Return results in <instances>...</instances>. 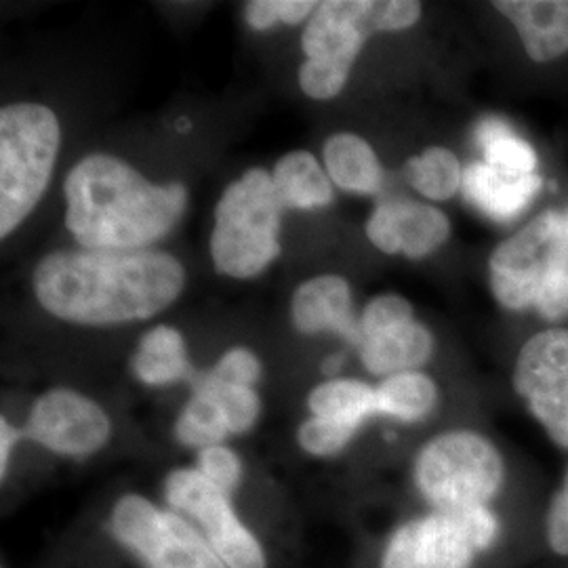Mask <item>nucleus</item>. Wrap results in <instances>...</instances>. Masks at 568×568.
Returning a JSON list of instances; mask_svg holds the SVG:
<instances>
[{
  "mask_svg": "<svg viewBox=\"0 0 568 568\" xmlns=\"http://www.w3.org/2000/svg\"><path fill=\"white\" fill-rule=\"evenodd\" d=\"M272 182L284 209L314 211L325 209L335 201L333 182L318 163V159L305 150H295L284 154L274 164Z\"/></svg>",
  "mask_w": 568,
  "mask_h": 568,
  "instance_id": "nucleus-20",
  "label": "nucleus"
},
{
  "mask_svg": "<svg viewBox=\"0 0 568 568\" xmlns=\"http://www.w3.org/2000/svg\"><path fill=\"white\" fill-rule=\"evenodd\" d=\"M173 436L182 447L194 450L225 445L227 438H232L224 408L201 379V373H196L192 382V396L175 419Z\"/></svg>",
  "mask_w": 568,
  "mask_h": 568,
  "instance_id": "nucleus-22",
  "label": "nucleus"
},
{
  "mask_svg": "<svg viewBox=\"0 0 568 568\" xmlns=\"http://www.w3.org/2000/svg\"><path fill=\"white\" fill-rule=\"evenodd\" d=\"M331 182L352 194H377L384 187V169L371 143L354 133H335L323 148Z\"/></svg>",
  "mask_w": 568,
  "mask_h": 568,
  "instance_id": "nucleus-19",
  "label": "nucleus"
},
{
  "mask_svg": "<svg viewBox=\"0 0 568 568\" xmlns=\"http://www.w3.org/2000/svg\"><path fill=\"white\" fill-rule=\"evenodd\" d=\"M194 467L209 483H213L215 487L222 488L232 497L239 493V488L243 487V459L234 448L227 447V443L196 450Z\"/></svg>",
  "mask_w": 568,
  "mask_h": 568,
  "instance_id": "nucleus-28",
  "label": "nucleus"
},
{
  "mask_svg": "<svg viewBox=\"0 0 568 568\" xmlns=\"http://www.w3.org/2000/svg\"><path fill=\"white\" fill-rule=\"evenodd\" d=\"M406 182L429 201H448L464 185L459 159L440 145H432L405 166Z\"/></svg>",
  "mask_w": 568,
  "mask_h": 568,
  "instance_id": "nucleus-24",
  "label": "nucleus"
},
{
  "mask_svg": "<svg viewBox=\"0 0 568 568\" xmlns=\"http://www.w3.org/2000/svg\"><path fill=\"white\" fill-rule=\"evenodd\" d=\"M518 30L532 61H551L568 51V0H501L493 4Z\"/></svg>",
  "mask_w": 568,
  "mask_h": 568,
  "instance_id": "nucleus-17",
  "label": "nucleus"
},
{
  "mask_svg": "<svg viewBox=\"0 0 568 568\" xmlns=\"http://www.w3.org/2000/svg\"><path fill=\"white\" fill-rule=\"evenodd\" d=\"M499 535L490 508L427 509L387 535L377 568H471Z\"/></svg>",
  "mask_w": 568,
  "mask_h": 568,
  "instance_id": "nucleus-8",
  "label": "nucleus"
},
{
  "mask_svg": "<svg viewBox=\"0 0 568 568\" xmlns=\"http://www.w3.org/2000/svg\"><path fill=\"white\" fill-rule=\"evenodd\" d=\"M476 142L485 154V163L511 173H535L537 154L530 143L514 133L508 122L488 116L476 129Z\"/></svg>",
  "mask_w": 568,
  "mask_h": 568,
  "instance_id": "nucleus-25",
  "label": "nucleus"
},
{
  "mask_svg": "<svg viewBox=\"0 0 568 568\" xmlns=\"http://www.w3.org/2000/svg\"><path fill=\"white\" fill-rule=\"evenodd\" d=\"M182 262L164 251L70 248L42 257L34 270L39 304L74 325L148 321L180 300Z\"/></svg>",
  "mask_w": 568,
  "mask_h": 568,
  "instance_id": "nucleus-1",
  "label": "nucleus"
},
{
  "mask_svg": "<svg viewBox=\"0 0 568 568\" xmlns=\"http://www.w3.org/2000/svg\"><path fill=\"white\" fill-rule=\"evenodd\" d=\"M211 375L230 384L257 387L264 375V366L255 352L239 345L222 354V358L211 368Z\"/></svg>",
  "mask_w": 568,
  "mask_h": 568,
  "instance_id": "nucleus-29",
  "label": "nucleus"
},
{
  "mask_svg": "<svg viewBox=\"0 0 568 568\" xmlns=\"http://www.w3.org/2000/svg\"><path fill=\"white\" fill-rule=\"evenodd\" d=\"M358 432L349 427L328 422L323 417H307L297 429V443L302 450L318 459H333L342 455Z\"/></svg>",
  "mask_w": 568,
  "mask_h": 568,
  "instance_id": "nucleus-27",
  "label": "nucleus"
},
{
  "mask_svg": "<svg viewBox=\"0 0 568 568\" xmlns=\"http://www.w3.org/2000/svg\"><path fill=\"white\" fill-rule=\"evenodd\" d=\"M103 528L140 568H225L194 525L143 493L116 497Z\"/></svg>",
  "mask_w": 568,
  "mask_h": 568,
  "instance_id": "nucleus-9",
  "label": "nucleus"
},
{
  "mask_svg": "<svg viewBox=\"0 0 568 568\" xmlns=\"http://www.w3.org/2000/svg\"><path fill=\"white\" fill-rule=\"evenodd\" d=\"M291 321L304 335L337 333L354 347L361 344V318L354 314L352 288L344 276L323 274L300 284L291 300Z\"/></svg>",
  "mask_w": 568,
  "mask_h": 568,
  "instance_id": "nucleus-15",
  "label": "nucleus"
},
{
  "mask_svg": "<svg viewBox=\"0 0 568 568\" xmlns=\"http://www.w3.org/2000/svg\"><path fill=\"white\" fill-rule=\"evenodd\" d=\"M161 501L194 525L225 568H270L264 541L241 516L234 497L196 467L171 469L161 485Z\"/></svg>",
  "mask_w": 568,
  "mask_h": 568,
  "instance_id": "nucleus-10",
  "label": "nucleus"
},
{
  "mask_svg": "<svg viewBox=\"0 0 568 568\" xmlns=\"http://www.w3.org/2000/svg\"><path fill=\"white\" fill-rule=\"evenodd\" d=\"M504 480L499 448L471 429L434 436L413 462V485L427 509L490 508Z\"/></svg>",
  "mask_w": 568,
  "mask_h": 568,
  "instance_id": "nucleus-7",
  "label": "nucleus"
},
{
  "mask_svg": "<svg viewBox=\"0 0 568 568\" xmlns=\"http://www.w3.org/2000/svg\"><path fill=\"white\" fill-rule=\"evenodd\" d=\"M131 371L138 382L150 387L173 386L180 382L192 384L196 377L182 333L166 325L152 326L143 333L135 354L131 356Z\"/></svg>",
  "mask_w": 568,
  "mask_h": 568,
  "instance_id": "nucleus-18",
  "label": "nucleus"
},
{
  "mask_svg": "<svg viewBox=\"0 0 568 568\" xmlns=\"http://www.w3.org/2000/svg\"><path fill=\"white\" fill-rule=\"evenodd\" d=\"M307 408L312 417H323L361 432L368 419L379 417L377 386L361 379L333 377L312 387L307 394Z\"/></svg>",
  "mask_w": 568,
  "mask_h": 568,
  "instance_id": "nucleus-21",
  "label": "nucleus"
},
{
  "mask_svg": "<svg viewBox=\"0 0 568 568\" xmlns=\"http://www.w3.org/2000/svg\"><path fill=\"white\" fill-rule=\"evenodd\" d=\"M434 354V335L400 295H379L361 316L358 356L375 377L419 371Z\"/></svg>",
  "mask_w": 568,
  "mask_h": 568,
  "instance_id": "nucleus-13",
  "label": "nucleus"
},
{
  "mask_svg": "<svg viewBox=\"0 0 568 568\" xmlns=\"http://www.w3.org/2000/svg\"><path fill=\"white\" fill-rule=\"evenodd\" d=\"M201 379L215 394L217 403L224 408L232 436H243L257 426L262 417V398L255 387L222 382L215 375H211V371L201 373Z\"/></svg>",
  "mask_w": 568,
  "mask_h": 568,
  "instance_id": "nucleus-26",
  "label": "nucleus"
},
{
  "mask_svg": "<svg viewBox=\"0 0 568 568\" xmlns=\"http://www.w3.org/2000/svg\"><path fill=\"white\" fill-rule=\"evenodd\" d=\"M2 568H7V567H2Z\"/></svg>",
  "mask_w": 568,
  "mask_h": 568,
  "instance_id": "nucleus-34",
  "label": "nucleus"
},
{
  "mask_svg": "<svg viewBox=\"0 0 568 568\" xmlns=\"http://www.w3.org/2000/svg\"><path fill=\"white\" fill-rule=\"evenodd\" d=\"M26 438L23 427L11 424L7 417L0 419V478L7 480V474L11 469V462L16 455V448Z\"/></svg>",
  "mask_w": 568,
  "mask_h": 568,
  "instance_id": "nucleus-32",
  "label": "nucleus"
},
{
  "mask_svg": "<svg viewBox=\"0 0 568 568\" xmlns=\"http://www.w3.org/2000/svg\"><path fill=\"white\" fill-rule=\"evenodd\" d=\"M366 236L387 255L422 260L447 243L450 222L440 209L432 204L389 199L377 204L371 213Z\"/></svg>",
  "mask_w": 568,
  "mask_h": 568,
  "instance_id": "nucleus-14",
  "label": "nucleus"
},
{
  "mask_svg": "<svg viewBox=\"0 0 568 568\" xmlns=\"http://www.w3.org/2000/svg\"><path fill=\"white\" fill-rule=\"evenodd\" d=\"M284 206L272 173L248 169L230 183L215 206L211 260L230 278H255L281 255Z\"/></svg>",
  "mask_w": 568,
  "mask_h": 568,
  "instance_id": "nucleus-5",
  "label": "nucleus"
},
{
  "mask_svg": "<svg viewBox=\"0 0 568 568\" xmlns=\"http://www.w3.org/2000/svg\"><path fill=\"white\" fill-rule=\"evenodd\" d=\"M244 20L251 30L265 32L281 23V0H251L244 7Z\"/></svg>",
  "mask_w": 568,
  "mask_h": 568,
  "instance_id": "nucleus-31",
  "label": "nucleus"
},
{
  "mask_svg": "<svg viewBox=\"0 0 568 568\" xmlns=\"http://www.w3.org/2000/svg\"><path fill=\"white\" fill-rule=\"evenodd\" d=\"M61 145L49 105L11 103L0 110V236L7 239L41 203Z\"/></svg>",
  "mask_w": 568,
  "mask_h": 568,
  "instance_id": "nucleus-6",
  "label": "nucleus"
},
{
  "mask_svg": "<svg viewBox=\"0 0 568 568\" xmlns=\"http://www.w3.org/2000/svg\"><path fill=\"white\" fill-rule=\"evenodd\" d=\"M514 389L549 440L568 448V328L537 333L514 366Z\"/></svg>",
  "mask_w": 568,
  "mask_h": 568,
  "instance_id": "nucleus-12",
  "label": "nucleus"
},
{
  "mask_svg": "<svg viewBox=\"0 0 568 568\" xmlns=\"http://www.w3.org/2000/svg\"><path fill=\"white\" fill-rule=\"evenodd\" d=\"M63 194L65 227L82 248H150L178 225L187 206L183 183H152L110 154L74 164Z\"/></svg>",
  "mask_w": 568,
  "mask_h": 568,
  "instance_id": "nucleus-2",
  "label": "nucleus"
},
{
  "mask_svg": "<svg viewBox=\"0 0 568 568\" xmlns=\"http://www.w3.org/2000/svg\"><path fill=\"white\" fill-rule=\"evenodd\" d=\"M490 288L508 310L546 321L568 316V215L548 211L499 244L488 262Z\"/></svg>",
  "mask_w": 568,
  "mask_h": 568,
  "instance_id": "nucleus-4",
  "label": "nucleus"
},
{
  "mask_svg": "<svg viewBox=\"0 0 568 568\" xmlns=\"http://www.w3.org/2000/svg\"><path fill=\"white\" fill-rule=\"evenodd\" d=\"M422 18V2L413 0H325L307 20L300 68V87L307 98H337L366 39L377 32H400Z\"/></svg>",
  "mask_w": 568,
  "mask_h": 568,
  "instance_id": "nucleus-3",
  "label": "nucleus"
},
{
  "mask_svg": "<svg viewBox=\"0 0 568 568\" xmlns=\"http://www.w3.org/2000/svg\"><path fill=\"white\" fill-rule=\"evenodd\" d=\"M544 185L537 173H511L485 163L464 171V196L495 222H511L527 211Z\"/></svg>",
  "mask_w": 568,
  "mask_h": 568,
  "instance_id": "nucleus-16",
  "label": "nucleus"
},
{
  "mask_svg": "<svg viewBox=\"0 0 568 568\" xmlns=\"http://www.w3.org/2000/svg\"><path fill=\"white\" fill-rule=\"evenodd\" d=\"M546 544L556 556L568 558V469L546 511Z\"/></svg>",
  "mask_w": 568,
  "mask_h": 568,
  "instance_id": "nucleus-30",
  "label": "nucleus"
},
{
  "mask_svg": "<svg viewBox=\"0 0 568 568\" xmlns=\"http://www.w3.org/2000/svg\"><path fill=\"white\" fill-rule=\"evenodd\" d=\"M379 417L400 424H419L427 419L440 400L436 382L422 371H406L386 377L377 386Z\"/></svg>",
  "mask_w": 568,
  "mask_h": 568,
  "instance_id": "nucleus-23",
  "label": "nucleus"
},
{
  "mask_svg": "<svg viewBox=\"0 0 568 568\" xmlns=\"http://www.w3.org/2000/svg\"><path fill=\"white\" fill-rule=\"evenodd\" d=\"M318 2L312 0H281V23L297 26L314 16Z\"/></svg>",
  "mask_w": 568,
  "mask_h": 568,
  "instance_id": "nucleus-33",
  "label": "nucleus"
},
{
  "mask_svg": "<svg viewBox=\"0 0 568 568\" xmlns=\"http://www.w3.org/2000/svg\"><path fill=\"white\" fill-rule=\"evenodd\" d=\"M23 434L53 455L87 459L110 443L112 419L100 403L79 389L53 387L34 400Z\"/></svg>",
  "mask_w": 568,
  "mask_h": 568,
  "instance_id": "nucleus-11",
  "label": "nucleus"
}]
</instances>
